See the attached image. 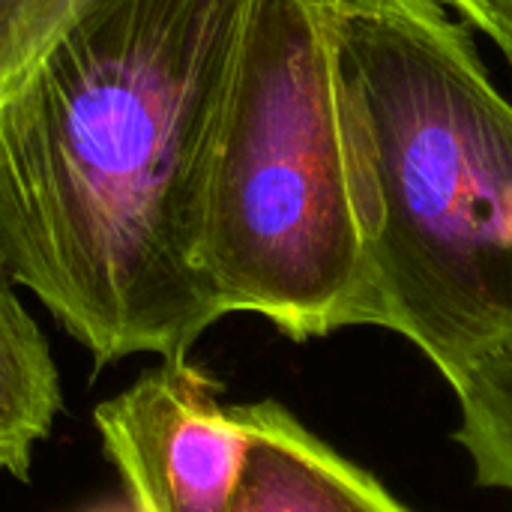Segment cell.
I'll list each match as a JSON object with an SVG mask.
<instances>
[{
  "mask_svg": "<svg viewBox=\"0 0 512 512\" xmlns=\"http://www.w3.org/2000/svg\"><path fill=\"white\" fill-rule=\"evenodd\" d=\"M456 441L486 489L512 495V336L474 360L453 384Z\"/></svg>",
  "mask_w": 512,
  "mask_h": 512,
  "instance_id": "cell-7",
  "label": "cell"
},
{
  "mask_svg": "<svg viewBox=\"0 0 512 512\" xmlns=\"http://www.w3.org/2000/svg\"><path fill=\"white\" fill-rule=\"evenodd\" d=\"M78 512H138V507H135V501L129 495H123V498H105V501L90 504V507Z\"/></svg>",
  "mask_w": 512,
  "mask_h": 512,
  "instance_id": "cell-10",
  "label": "cell"
},
{
  "mask_svg": "<svg viewBox=\"0 0 512 512\" xmlns=\"http://www.w3.org/2000/svg\"><path fill=\"white\" fill-rule=\"evenodd\" d=\"M87 0H0V108Z\"/></svg>",
  "mask_w": 512,
  "mask_h": 512,
  "instance_id": "cell-8",
  "label": "cell"
},
{
  "mask_svg": "<svg viewBox=\"0 0 512 512\" xmlns=\"http://www.w3.org/2000/svg\"><path fill=\"white\" fill-rule=\"evenodd\" d=\"M456 15L483 30L512 66V0H444Z\"/></svg>",
  "mask_w": 512,
  "mask_h": 512,
  "instance_id": "cell-9",
  "label": "cell"
},
{
  "mask_svg": "<svg viewBox=\"0 0 512 512\" xmlns=\"http://www.w3.org/2000/svg\"><path fill=\"white\" fill-rule=\"evenodd\" d=\"M216 381L186 360H162L114 399L96 405L105 456L138 512H228L246 423L219 402Z\"/></svg>",
  "mask_w": 512,
  "mask_h": 512,
  "instance_id": "cell-4",
  "label": "cell"
},
{
  "mask_svg": "<svg viewBox=\"0 0 512 512\" xmlns=\"http://www.w3.org/2000/svg\"><path fill=\"white\" fill-rule=\"evenodd\" d=\"M246 459L228 512H414L276 402L240 405Z\"/></svg>",
  "mask_w": 512,
  "mask_h": 512,
  "instance_id": "cell-5",
  "label": "cell"
},
{
  "mask_svg": "<svg viewBox=\"0 0 512 512\" xmlns=\"http://www.w3.org/2000/svg\"><path fill=\"white\" fill-rule=\"evenodd\" d=\"M252 0H87L0 108V255L96 366L222 315L207 180Z\"/></svg>",
  "mask_w": 512,
  "mask_h": 512,
  "instance_id": "cell-1",
  "label": "cell"
},
{
  "mask_svg": "<svg viewBox=\"0 0 512 512\" xmlns=\"http://www.w3.org/2000/svg\"><path fill=\"white\" fill-rule=\"evenodd\" d=\"M201 267L222 315L294 342L360 327L366 264L318 0H252L216 135Z\"/></svg>",
  "mask_w": 512,
  "mask_h": 512,
  "instance_id": "cell-3",
  "label": "cell"
},
{
  "mask_svg": "<svg viewBox=\"0 0 512 512\" xmlns=\"http://www.w3.org/2000/svg\"><path fill=\"white\" fill-rule=\"evenodd\" d=\"M351 204L360 327L420 348L453 387L512 336V102L444 0H318Z\"/></svg>",
  "mask_w": 512,
  "mask_h": 512,
  "instance_id": "cell-2",
  "label": "cell"
},
{
  "mask_svg": "<svg viewBox=\"0 0 512 512\" xmlns=\"http://www.w3.org/2000/svg\"><path fill=\"white\" fill-rule=\"evenodd\" d=\"M15 285L0 255V471L27 480L33 447L51 435L63 399L51 348Z\"/></svg>",
  "mask_w": 512,
  "mask_h": 512,
  "instance_id": "cell-6",
  "label": "cell"
}]
</instances>
